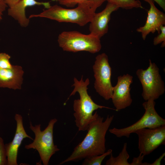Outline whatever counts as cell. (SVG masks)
<instances>
[{
	"mask_svg": "<svg viewBox=\"0 0 165 165\" xmlns=\"http://www.w3.org/2000/svg\"><path fill=\"white\" fill-rule=\"evenodd\" d=\"M155 101L150 99L142 104L145 112L142 117L131 125L122 128L114 127L109 130V132L117 137L129 138L131 134L143 128H154L165 125V119L156 112Z\"/></svg>",
	"mask_w": 165,
	"mask_h": 165,
	"instance_id": "cell-6",
	"label": "cell"
},
{
	"mask_svg": "<svg viewBox=\"0 0 165 165\" xmlns=\"http://www.w3.org/2000/svg\"><path fill=\"white\" fill-rule=\"evenodd\" d=\"M35 5L43 6L48 9L51 6L48 2H39L35 0H20L8 10V15L17 20L20 25L26 27L29 23V18H27L25 15L26 8L28 7Z\"/></svg>",
	"mask_w": 165,
	"mask_h": 165,
	"instance_id": "cell-14",
	"label": "cell"
},
{
	"mask_svg": "<svg viewBox=\"0 0 165 165\" xmlns=\"http://www.w3.org/2000/svg\"><path fill=\"white\" fill-rule=\"evenodd\" d=\"M165 156V153H163L158 158L156 159L153 162L150 163L149 165H160L162 159Z\"/></svg>",
	"mask_w": 165,
	"mask_h": 165,
	"instance_id": "cell-26",
	"label": "cell"
},
{
	"mask_svg": "<svg viewBox=\"0 0 165 165\" xmlns=\"http://www.w3.org/2000/svg\"><path fill=\"white\" fill-rule=\"evenodd\" d=\"M156 2L159 6L165 11V0H153Z\"/></svg>",
	"mask_w": 165,
	"mask_h": 165,
	"instance_id": "cell-28",
	"label": "cell"
},
{
	"mask_svg": "<svg viewBox=\"0 0 165 165\" xmlns=\"http://www.w3.org/2000/svg\"><path fill=\"white\" fill-rule=\"evenodd\" d=\"M144 156V155L140 153L138 157L133 158L130 165H149L150 163L142 162Z\"/></svg>",
	"mask_w": 165,
	"mask_h": 165,
	"instance_id": "cell-24",
	"label": "cell"
},
{
	"mask_svg": "<svg viewBox=\"0 0 165 165\" xmlns=\"http://www.w3.org/2000/svg\"><path fill=\"white\" fill-rule=\"evenodd\" d=\"M57 121L56 118L51 119L47 126L42 131L41 130V124L34 126L30 122V128L34 133L35 138L32 143L26 145L25 148L27 149L33 148L36 150L44 165H48L51 157L60 150L54 145L53 139V127Z\"/></svg>",
	"mask_w": 165,
	"mask_h": 165,
	"instance_id": "cell-4",
	"label": "cell"
},
{
	"mask_svg": "<svg viewBox=\"0 0 165 165\" xmlns=\"http://www.w3.org/2000/svg\"><path fill=\"white\" fill-rule=\"evenodd\" d=\"M112 150L110 149L102 154L87 156L85 158L83 165H101L105 158L112 153Z\"/></svg>",
	"mask_w": 165,
	"mask_h": 165,
	"instance_id": "cell-18",
	"label": "cell"
},
{
	"mask_svg": "<svg viewBox=\"0 0 165 165\" xmlns=\"http://www.w3.org/2000/svg\"><path fill=\"white\" fill-rule=\"evenodd\" d=\"M119 9L116 5L108 2L102 11L99 13H95L90 22V34L100 38L106 34L108 31V24L111 14Z\"/></svg>",
	"mask_w": 165,
	"mask_h": 165,
	"instance_id": "cell-12",
	"label": "cell"
},
{
	"mask_svg": "<svg viewBox=\"0 0 165 165\" xmlns=\"http://www.w3.org/2000/svg\"><path fill=\"white\" fill-rule=\"evenodd\" d=\"M7 6L4 0H0V21L2 19L3 12Z\"/></svg>",
	"mask_w": 165,
	"mask_h": 165,
	"instance_id": "cell-25",
	"label": "cell"
},
{
	"mask_svg": "<svg viewBox=\"0 0 165 165\" xmlns=\"http://www.w3.org/2000/svg\"><path fill=\"white\" fill-rule=\"evenodd\" d=\"M160 29V32L154 38L153 43L155 46L162 43L161 47H164L165 46V26L164 25H161Z\"/></svg>",
	"mask_w": 165,
	"mask_h": 165,
	"instance_id": "cell-19",
	"label": "cell"
},
{
	"mask_svg": "<svg viewBox=\"0 0 165 165\" xmlns=\"http://www.w3.org/2000/svg\"><path fill=\"white\" fill-rule=\"evenodd\" d=\"M127 144L125 143L119 155L114 157L111 153L109 158L107 160L106 165H130L128 162L130 155L127 150Z\"/></svg>",
	"mask_w": 165,
	"mask_h": 165,
	"instance_id": "cell-16",
	"label": "cell"
},
{
	"mask_svg": "<svg viewBox=\"0 0 165 165\" xmlns=\"http://www.w3.org/2000/svg\"><path fill=\"white\" fill-rule=\"evenodd\" d=\"M133 79V76L128 74L118 77L117 83L113 87L111 98L116 111L124 109L132 103L130 86Z\"/></svg>",
	"mask_w": 165,
	"mask_h": 165,
	"instance_id": "cell-10",
	"label": "cell"
},
{
	"mask_svg": "<svg viewBox=\"0 0 165 165\" xmlns=\"http://www.w3.org/2000/svg\"><path fill=\"white\" fill-rule=\"evenodd\" d=\"M136 74L142 87L141 95L145 101L150 99L155 101L164 93V83L160 74L159 68L151 60L147 69H138Z\"/></svg>",
	"mask_w": 165,
	"mask_h": 165,
	"instance_id": "cell-7",
	"label": "cell"
},
{
	"mask_svg": "<svg viewBox=\"0 0 165 165\" xmlns=\"http://www.w3.org/2000/svg\"><path fill=\"white\" fill-rule=\"evenodd\" d=\"M150 5L148 16L145 24L138 28L136 31L140 33L142 38L145 40L150 33H154L157 31L160 32V27L165 24V14L156 6L153 0H144Z\"/></svg>",
	"mask_w": 165,
	"mask_h": 165,
	"instance_id": "cell-11",
	"label": "cell"
},
{
	"mask_svg": "<svg viewBox=\"0 0 165 165\" xmlns=\"http://www.w3.org/2000/svg\"><path fill=\"white\" fill-rule=\"evenodd\" d=\"M94 115L83 140L74 148L70 156L59 165L78 161L87 156L101 155L106 152L105 136L114 116L108 115L104 121L103 118L99 116L97 112Z\"/></svg>",
	"mask_w": 165,
	"mask_h": 165,
	"instance_id": "cell-1",
	"label": "cell"
},
{
	"mask_svg": "<svg viewBox=\"0 0 165 165\" xmlns=\"http://www.w3.org/2000/svg\"><path fill=\"white\" fill-rule=\"evenodd\" d=\"M23 73L22 67L18 65L9 69L0 68V87L20 89Z\"/></svg>",
	"mask_w": 165,
	"mask_h": 165,
	"instance_id": "cell-15",
	"label": "cell"
},
{
	"mask_svg": "<svg viewBox=\"0 0 165 165\" xmlns=\"http://www.w3.org/2000/svg\"><path fill=\"white\" fill-rule=\"evenodd\" d=\"M138 137V148L145 156L165 143V125L154 128H143L135 133Z\"/></svg>",
	"mask_w": 165,
	"mask_h": 165,
	"instance_id": "cell-9",
	"label": "cell"
},
{
	"mask_svg": "<svg viewBox=\"0 0 165 165\" xmlns=\"http://www.w3.org/2000/svg\"><path fill=\"white\" fill-rule=\"evenodd\" d=\"M74 81L72 86H74V88L70 96L74 95L76 92L79 94V99L74 100L73 105L75 125L79 131L87 130L94 117L93 112L95 110L106 108L116 111V109L97 105L93 101L87 91V86L90 84L88 78L84 81L82 76L80 81L74 78Z\"/></svg>",
	"mask_w": 165,
	"mask_h": 165,
	"instance_id": "cell-2",
	"label": "cell"
},
{
	"mask_svg": "<svg viewBox=\"0 0 165 165\" xmlns=\"http://www.w3.org/2000/svg\"><path fill=\"white\" fill-rule=\"evenodd\" d=\"M10 56L5 53H0V68L3 69L12 68L13 65L9 61Z\"/></svg>",
	"mask_w": 165,
	"mask_h": 165,
	"instance_id": "cell-20",
	"label": "cell"
},
{
	"mask_svg": "<svg viewBox=\"0 0 165 165\" xmlns=\"http://www.w3.org/2000/svg\"><path fill=\"white\" fill-rule=\"evenodd\" d=\"M106 0H90L86 3L93 11L95 12L97 9Z\"/></svg>",
	"mask_w": 165,
	"mask_h": 165,
	"instance_id": "cell-23",
	"label": "cell"
},
{
	"mask_svg": "<svg viewBox=\"0 0 165 165\" xmlns=\"http://www.w3.org/2000/svg\"><path fill=\"white\" fill-rule=\"evenodd\" d=\"M78 5L73 9L64 8L57 5L51 6L38 14L31 15L29 18L43 17L59 22H69L84 26L90 22L95 12L86 3Z\"/></svg>",
	"mask_w": 165,
	"mask_h": 165,
	"instance_id": "cell-3",
	"label": "cell"
},
{
	"mask_svg": "<svg viewBox=\"0 0 165 165\" xmlns=\"http://www.w3.org/2000/svg\"><path fill=\"white\" fill-rule=\"evenodd\" d=\"M90 0H57L61 5L68 7H73L76 5L86 3Z\"/></svg>",
	"mask_w": 165,
	"mask_h": 165,
	"instance_id": "cell-22",
	"label": "cell"
},
{
	"mask_svg": "<svg viewBox=\"0 0 165 165\" xmlns=\"http://www.w3.org/2000/svg\"><path fill=\"white\" fill-rule=\"evenodd\" d=\"M20 0H4L9 8L11 7L16 4Z\"/></svg>",
	"mask_w": 165,
	"mask_h": 165,
	"instance_id": "cell-27",
	"label": "cell"
},
{
	"mask_svg": "<svg viewBox=\"0 0 165 165\" xmlns=\"http://www.w3.org/2000/svg\"><path fill=\"white\" fill-rule=\"evenodd\" d=\"M100 39L90 34L85 35L75 31H64L59 35L58 42L64 51L73 52L86 51L94 53L101 49Z\"/></svg>",
	"mask_w": 165,
	"mask_h": 165,
	"instance_id": "cell-5",
	"label": "cell"
},
{
	"mask_svg": "<svg viewBox=\"0 0 165 165\" xmlns=\"http://www.w3.org/2000/svg\"><path fill=\"white\" fill-rule=\"evenodd\" d=\"M6 152L3 139L0 137V165H7Z\"/></svg>",
	"mask_w": 165,
	"mask_h": 165,
	"instance_id": "cell-21",
	"label": "cell"
},
{
	"mask_svg": "<svg viewBox=\"0 0 165 165\" xmlns=\"http://www.w3.org/2000/svg\"><path fill=\"white\" fill-rule=\"evenodd\" d=\"M93 68L95 81L94 87L96 91L105 100L112 96L113 87L111 82L112 69L108 56L105 53L97 55Z\"/></svg>",
	"mask_w": 165,
	"mask_h": 165,
	"instance_id": "cell-8",
	"label": "cell"
},
{
	"mask_svg": "<svg viewBox=\"0 0 165 165\" xmlns=\"http://www.w3.org/2000/svg\"><path fill=\"white\" fill-rule=\"evenodd\" d=\"M15 119L16 122V128L14 137L9 143L5 145L8 160L7 165H17V158L19 147L23 139H33L28 135L24 128L22 116L16 114Z\"/></svg>",
	"mask_w": 165,
	"mask_h": 165,
	"instance_id": "cell-13",
	"label": "cell"
},
{
	"mask_svg": "<svg viewBox=\"0 0 165 165\" xmlns=\"http://www.w3.org/2000/svg\"><path fill=\"white\" fill-rule=\"evenodd\" d=\"M108 2L126 9L134 8H143L141 3L139 0H106Z\"/></svg>",
	"mask_w": 165,
	"mask_h": 165,
	"instance_id": "cell-17",
	"label": "cell"
}]
</instances>
